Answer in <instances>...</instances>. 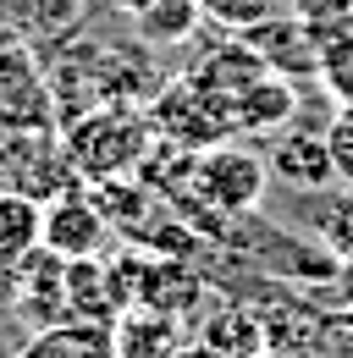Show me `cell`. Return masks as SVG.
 I'll return each instance as SVG.
<instances>
[{
  "label": "cell",
  "mask_w": 353,
  "mask_h": 358,
  "mask_svg": "<svg viewBox=\"0 0 353 358\" xmlns=\"http://www.w3.org/2000/svg\"><path fill=\"white\" fill-rule=\"evenodd\" d=\"M67 160L78 182H111V177H132L149 149H155V127L138 105H94L88 116L67 122Z\"/></svg>",
  "instance_id": "6da1fadb"
},
{
  "label": "cell",
  "mask_w": 353,
  "mask_h": 358,
  "mask_svg": "<svg viewBox=\"0 0 353 358\" xmlns=\"http://www.w3.org/2000/svg\"><path fill=\"white\" fill-rule=\"evenodd\" d=\"M149 127L155 138L166 143V149H188V155H199V149H210V143H226L232 127H226V116H221L216 99H205V94L193 89L188 78H176L166 89H155L149 99Z\"/></svg>",
  "instance_id": "7a4b0ae2"
},
{
  "label": "cell",
  "mask_w": 353,
  "mask_h": 358,
  "mask_svg": "<svg viewBox=\"0 0 353 358\" xmlns=\"http://www.w3.org/2000/svg\"><path fill=\"white\" fill-rule=\"evenodd\" d=\"M105 237H111V221L94 204V193L67 187V193H55L44 204V248L50 254H61V259H94V254H105Z\"/></svg>",
  "instance_id": "3957f363"
},
{
  "label": "cell",
  "mask_w": 353,
  "mask_h": 358,
  "mask_svg": "<svg viewBox=\"0 0 353 358\" xmlns=\"http://www.w3.org/2000/svg\"><path fill=\"white\" fill-rule=\"evenodd\" d=\"M265 166H270V182H282L293 193H326L337 182L331 143H326V133H309V127H282Z\"/></svg>",
  "instance_id": "277c9868"
},
{
  "label": "cell",
  "mask_w": 353,
  "mask_h": 358,
  "mask_svg": "<svg viewBox=\"0 0 353 358\" xmlns=\"http://www.w3.org/2000/svg\"><path fill=\"white\" fill-rule=\"evenodd\" d=\"M182 348H188V331L166 309L127 303L111 320V353H122V358H176Z\"/></svg>",
  "instance_id": "5b68a950"
},
{
  "label": "cell",
  "mask_w": 353,
  "mask_h": 358,
  "mask_svg": "<svg viewBox=\"0 0 353 358\" xmlns=\"http://www.w3.org/2000/svg\"><path fill=\"white\" fill-rule=\"evenodd\" d=\"M243 45L260 55L270 72H282V78H314V61H320V50H314V39H309V28L298 22V11L293 17H265V22H254L249 34H237Z\"/></svg>",
  "instance_id": "8992f818"
},
{
  "label": "cell",
  "mask_w": 353,
  "mask_h": 358,
  "mask_svg": "<svg viewBox=\"0 0 353 358\" xmlns=\"http://www.w3.org/2000/svg\"><path fill=\"white\" fill-rule=\"evenodd\" d=\"M188 348H199L205 358H254L270 348L265 314H254L249 303H221V309H210L199 320V331H193Z\"/></svg>",
  "instance_id": "52a82bcc"
},
{
  "label": "cell",
  "mask_w": 353,
  "mask_h": 358,
  "mask_svg": "<svg viewBox=\"0 0 353 358\" xmlns=\"http://www.w3.org/2000/svg\"><path fill=\"white\" fill-rule=\"evenodd\" d=\"M293 116H298L293 78L265 72V78H254L249 89L237 94V105H232V133H282Z\"/></svg>",
  "instance_id": "ba28073f"
},
{
  "label": "cell",
  "mask_w": 353,
  "mask_h": 358,
  "mask_svg": "<svg viewBox=\"0 0 353 358\" xmlns=\"http://www.w3.org/2000/svg\"><path fill=\"white\" fill-rule=\"evenodd\" d=\"M11 358H111V325H83V320L39 325L17 342Z\"/></svg>",
  "instance_id": "9c48e42d"
},
{
  "label": "cell",
  "mask_w": 353,
  "mask_h": 358,
  "mask_svg": "<svg viewBox=\"0 0 353 358\" xmlns=\"http://www.w3.org/2000/svg\"><path fill=\"white\" fill-rule=\"evenodd\" d=\"M39 243H44V204L17 187H0V265H17Z\"/></svg>",
  "instance_id": "30bf717a"
},
{
  "label": "cell",
  "mask_w": 353,
  "mask_h": 358,
  "mask_svg": "<svg viewBox=\"0 0 353 358\" xmlns=\"http://www.w3.org/2000/svg\"><path fill=\"white\" fill-rule=\"evenodd\" d=\"M314 237L326 243V254H337L342 270H353V182H342V187L326 199V210H320V221H314Z\"/></svg>",
  "instance_id": "8fae6325"
},
{
  "label": "cell",
  "mask_w": 353,
  "mask_h": 358,
  "mask_svg": "<svg viewBox=\"0 0 353 358\" xmlns=\"http://www.w3.org/2000/svg\"><path fill=\"white\" fill-rule=\"evenodd\" d=\"M314 78H320V89L331 94L337 105H353V34H342L337 45L320 50V61H314Z\"/></svg>",
  "instance_id": "7c38bea8"
},
{
  "label": "cell",
  "mask_w": 353,
  "mask_h": 358,
  "mask_svg": "<svg viewBox=\"0 0 353 358\" xmlns=\"http://www.w3.org/2000/svg\"><path fill=\"white\" fill-rule=\"evenodd\" d=\"M199 11H205V22H216L226 34H249L254 22L282 11V0H199Z\"/></svg>",
  "instance_id": "4fadbf2b"
},
{
  "label": "cell",
  "mask_w": 353,
  "mask_h": 358,
  "mask_svg": "<svg viewBox=\"0 0 353 358\" xmlns=\"http://www.w3.org/2000/svg\"><path fill=\"white\" fill-rule=\"evenodd\" d=\"M326 143H331L337 182H353V105H337V116H331V127H326Z\"/></svg>",
  "instance_id": "5bb4252c"
},
{
  "label": "cell",
  "mask_w": 353,
  "mask_h": 358,
  "mask_svg": "<svg viewBox=\"0 0 353 358\" xmlns=\"http://www.w3.org/2000/svg\"><path fill=\"white\" fill-rule=\"evenodd\" d=\"M254 358H298V353H287V348H265V353H254Z\"/></svg>",
  "instance_id": "9a60e30c"
},
{
  "label": "cell",
  "mask_w": 353,
  "mask_h": 358,
  "mask_svg": "<svg viewBox=\"0 0 353 358\" xmlns=\"http://www.w3.org/2000/svg\"><path fill=\"white\" fill-rule=\"evenodd\" d=\"M176 358H205V353H199V348H182V353H176Z\"/></svg>",
  "instance_id": "2e32d148"
},
{
  "label": "cell",
  "mask_w": 353,
  "mask_h": 358,
  "mask_svg": "<svg viewBox=\"0 0 353 358\" xmlns=\"http://www.w3.org/2000/svg\"><path fill=\"white\" fill-rule=\"evenodd\" d=\"M111 358H122V353H111Z\"/></svg>",
  "instance_id": "e0dca14e"
}]
</instances>
